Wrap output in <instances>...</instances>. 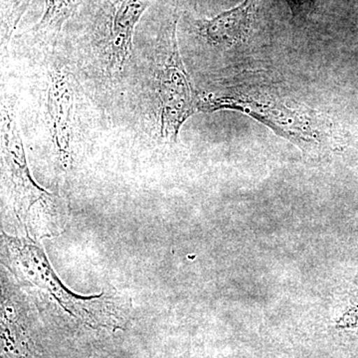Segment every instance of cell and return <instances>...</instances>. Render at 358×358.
<instances>
[{
    "mask_svg": "<svg viewBox=\"0 0 358 358\" xmlns=\"http://www.w3.org/2000/svg\"><path fill=\"white\" fill-rule=\"evenodd\" d=\"M289 2V6L294 11L299 10L308 0H287Z\"/></svg>",
    "mask_w": 358,
    "mask_h": 358,
    "instance_id": "ba28073f",
    "label": "cell"
},
{
    "mask_svg": "<svg viewBox=\"0 0 358 358\" xmlns=\"http://www.w3.org/2000/svg\"><path fill=\"white\" fill-rule=\"evenodd\" d=\"M47 115L52 143L61 169L67 171L72 162L73 117L75 95L72 77L67 71L55 69L49 75Z\"/></svg>",
    "mask_w": 358,
    "mask_h": 358,
    "instance_id": "277c9868",
    "label": "cell"
},
{
    "mask_svg": "<svg viewBox=\"0 0 358 358\" xmlns=\"http://www.w3.org/2000/svg\"><path fill=\"white\" fill-rule=\"evenodd\" d=\"M150 0H121L110 23V62L115 71L124 69L133 50L134 29Z\"/></svg>",
    "mask_w": 358,
    "mask_h": 358,
    "instance_id": "5b68a950",
    "label": "cell"
},
{
    "mask_svg": "<svg viewBox=\"0 0 358 358\" xmlns=\"http://www.w3.org/2000/svg\"><path fill=\"white\" fill-rule=\"evenodd\" d=\"M3 237L6 264L21 282L46 291L61 307L92 326L114 324L119 317L117 301L105 294L78 296L59 280L43 249L32 240L20 239L7 234Z\"/></svg>",
    "mask_w": 358,
    "mask_h": 358,
    "instance_id": "6da1fadb",
    "label": "cell"
},
{
    "mask_svg": "<svg viewBox=\"0 0 358 358\" xmlns=\"http://www.w3.org/2000/svg\"><path fill=\"white\" fill-rule=\"evenodd\" d=\"M1 150L16 215L33 234L51 236L60 228L57 199L33 180L11 103L1 105Z\"/></svg>",
    "mask_w": 358,
    "mask_h": 358,
    "instance_id": "7a4b0ae2",
    "label": "cell"
},
{
    "mask_svg": "<svg viewBox=\"0 0 358 358\" xmlns=\"http://www.w3.org/2000/svg\"><path fill=\"white\" fill-rule=\"evenodd\" d=\"M255 2L244 0L241 4L199 23V32L216 47H231L243 41L251 26Z\"/></svg>",
    "mask_w": 358,
    "mask_h": 358,
    "instance_id": "8992f818",
    "label": "cell"
},
{
    "mask_svg": "<svg viewBox=\"0 0 358 358\" xmlns=\"http://www.w3.org/2000/svg\"><path fill=\"white\" fill-rule=\"evenodd\" d=\"M80 0H45L43 15L39 26L42 28H59L72 15Z\"/></svg>",
    "mask_w": 358,
    "mask_h": 358,
    "instance_id": "52a82bcc",
    "label": "cell"
},
{
    "mask_svg": "<svg viewBox=\"0 0 358 358\" xmlns=\"http://www.w3.org/2000/svg\"><path fill=\"white\" fill-rule=\"evenodd\" d=\"M160 42L157 60V93L160 136L176 143L183 124L199 113L200 96L193 88L179 52L176 27Z\"/></svg>",
    "mask_w": 358,
    "mask_h": 358,
    "instance_id": "3957f363",
    "label": "cell"
}]
</instances>
